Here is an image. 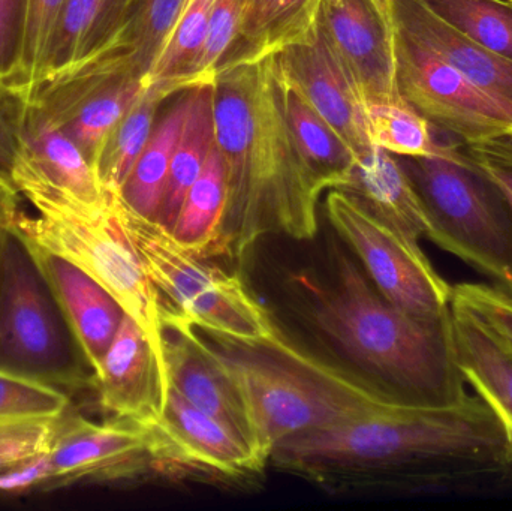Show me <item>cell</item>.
<instances>
[{"mask_svg":"<svg viewBox=\"0 0 512 511\" xmlns=\"http://www.w3.org/2000/svg\"><path fill=\"white\" fill-rule=\"evenodd\" d=\"M276 65V63H274ZM277 72V68H276ZM283 110L307 173L319 194L327 189H345L357 159L333 129L283 81L277 72Z\"/></svg>","mask_w":512,"mask_h":511,"instance_id":"cb8c5ba5","label":"cell"},{"mask_svg":"<svg viewBox=\"0 0 512 511\" xmlns=\"http://www.w3.org/2000/svg\"><path fill=\"white\" fill-rule=\"evenodd\" d=\"M26 0H0V81L5 86L14 71L23 33Z\"/></svg>","mask_w":512,"mask_h":511,"instance_id":"74e56055","label":"cell"},{"mask_svg":"<svg viewBox=\"0 0 512 511\" xmlns=\"http://www.w3.org/2000/svg\"><path fill=\"white\" fill-rule=\"evenodd\" d=\"M451 26L512 62V0H424Z\"/></svg>","mask_w":512,"mask_h":511,"instance_id":"4dcf8cb0","label":"cell"},{"mask_svg":"<svg viewBox=\"0 0 512 511\" xmlns=\"http://www.w3.org/2000/svg\"><path fill=\"white\" fill-rule=\"evenodd\" d=\"M66 0H26L23 33L17 62L3 89L18 99L32 92L41 80L45 57Z\"/></svg>","mask_w":512,"mask_h":511,"instance_id":"1f68e13d","label":"cell"},{"mask_svg":"<svg viewBox=\"0 0 512 511\" xmlns=\"http://www.w3.org/2000/svg\"><path fill=\"white\" fill-rule=\"evenodd\" d=\"M277 72L333 129L357 162L376 149L370 137L367 104L318 27L273 53Z\"/></svg>","mask_w":512,"mask_h":511,"instance_id":"4fadbf2b","label":"cell"},{"mask_svg":"<svg viewBox=\"0 0 512 511\" xmlns=\"http://www.w3.org/2000/svg\"><path fill=\"white\" fill-rule=\"evenodd\" d=\"M186 111L188 90H183L173 107L156 123L146 147L117 192L120 203L141 218L156 221Z\"/></svg>","mask_w":512,"mask_h":511,"instance_id":"484cf974","label":"cell"},{"mask_svg":"<svg viewBox=\"0 0 512 511\" xmlns=\"http://www.w3.org/2000/svg\"><path fill=\"white\" fill-rule=\"evenodd\" d=\"M60 417L0 423V473L47 455L56 440Z\"/></svg>","mask_w":512,"mask_h":511,"instance_id":"d590c367","label":"cell"},{"mask_svg":"<svg viewBox=\"0 0 512 511\" xmlns=\"http://www.w3.org/2000/svg\"><path fill=\"white\" fill-rule=\"evenodd\" d=\"M325 212L391 305L423 320L450 314L453 287L436 272L420 243L406 239L342 189L328 192Z\"/></svg>","mask_w":512,"mask_h":511,"instance_id":"9c48e42d","label":"cell"},{"mask_svg":"<svg viewBox=\"0 0 512 511\" xmlns=\"http://www.w3.org/2000/svg\"><path fill=\"white\" fill-rule=\"evenodd\" d=\"M6 219H8V213H5L0 209V231H2L3 225L6 224Z\"/></svg>","mask_w":512,"mask_h":511,"instance_id":"b9f144b4","label":"cell"},{"mask_svg":"<svg viewBox=\"0 0 512 511\" xmlns=\"http://www.w3.org/2000/svg\"><path fill=\"white\" fill-rule=\"evenodd\" d=\"M469 158L483 171L487 179L492 180V182L498 186L499 191L504 195L512 212V167H502V165L492 164V162L472 158V156H469Z\"/></svg>","mask_w":512,"mask_h":511,"instance_id":"60d3db41","label":"cell"},{"mask_svg":"<svg viewBox=\"0 0 512 511\" xmlns=\"http://www.w3.org/2000/svg\"><path fill=\"white\" fill-rule=\"evenodd\" d=\"M316 329L402 404L445 408L469 398L457 363L451 312L423 320L391 305L354 260L337 252L328 288H315Z\"/></svg>","mask_w":512,"mask_h":511,"instance_id":"3957f363","label":"cell"},{"mask_svg":"<svg viewBox=\"0 0 512 511\" xmlns=\"http://www.w3.org/2000/svg\"><path fill=\"white\" fill-rule=\"evenodd\" d=\"M342 191L354 194L373 215L411 242L426 236V213L414 183L399 158L376 147L361 158Z\"/></svg>","mask_w":512,"mask_h":511,"instance_id":"44dd1931","label":"cell"},{"mask_svg":"<svg viewBox=\"0 0 512 511\" xmlns=\"http://www.w3.org/2000/svg\"><path fill=\"white\" fill-rule=\"evenodd\" d=\"M367 119L373 144L396 156L445 155L457 147L436 140L432 123L406 102L367 104Z\"/></svg>","mask_w":512,"mask_h":511,"instance_id":"f1b7e54d","label":"cell"},{"mask_svg":"<svg viewBox=\"0 0 512 511\" xmlns=\"http://www.w3.org/2000/svg\"><path fill=\"white\" fill-rule=\"evenodd\" d=\"M119 206L126 231L165 309L195 329L246 347L276 338L280 330L240 276L183 248L161 225L135 215L120 200Z\"/></svg>","mask_w":512,"mask_h":511,"instance_id":"52a82bcc","label":"cell"},{"mask_svg":"<svg viewBox=\"0 0 512 511\" xmlns=\"http://www.w3.org/2000/svg\"><path fill=\"white\" fill-rule=\"evenodd\" d=\"M270 462L312 477L360 476L406 488L512 482V446L489 405H402L282 441Z\"/></svg>","mask_w":512,"mask_h":511,"instance_id":"6da1fadb","label":"cell"},{"mask_svg":"<svg viewBox=\"0 0 512 511\" xmlns=\"http://www.w3.org/2000/svg\"><path fill=\"white\" fill-rule=\"evenodd\" d=\"M26 243L87 366L95 374L125 318V309L92 276L65 258Z\"/></svg>","mask_w":512,"mask_h":511,"instance_id":"ac0fdd59","label":"cell"},{"mask_svg":"<svg viewBox=\"0 0 512 511\" xmlns=\"http://www.w3.org/2000/svg\"><path fill=\"white\" fill-rule=\"evenodd\" d=\"M92 387L113 419L149 429L164 416L170 395L165 356L128 314L92 375Z\"/></svg>","mask_w":512,"mask_h":511,"instance_id":"9a60e30c","label":"cell"},{"mask_svg":"<svg viewBox=\"0 0 512 511\" xmlns=\"http://www.w3.org/2000/svg\"><path fill=\"white\" fill-rule=\"evenodd\" d=\"M472 158L483 159L502 167H512V131L477 144H463Z\"/></svg>","mask_w":512,"mask_h":511,"instance_id":"f35d334b","label":"cell"},{"mask_svg":"<svg viewBox=\"0 0 512 511\" xmlns=\"http://www.w3.org/2000/svg\"><path fill=\"white\" fill-rule=\"evenodd\" d=\"M149 431L155 464L227 479L255 476L267 467L251 444L171 386L164 416Z\"/></svg>","mask_w":512,"mask_h":511,"instance_id":"5bb4252c","label":"cell"},{"mask_svg":"<svg viewBox=\"0 0 512 511\" xmlns=\"http://www.w3.org/2000/svg\"><path fill=\"white\" fill-rule=\"evenodd\" d=\"M457 363L466 384L504 426L512 446V350L477 315L451 303Z\"/></svg>","mask_w":512,"mask_h":511,"instance_id":"ffe728a7","label":"cell"},{"mask_svg":"<svg viewBox=\"0 0 512 511\" xmlns=\"http://www.w3.org/2000/svg\"><path fill=\"white\" fill-rule=\"evenodd\" d=\"M451 303L477 315L512 350V293L493 284L463 282L454 285Z\"/></svg>","mask_w":512,"mask_h":511,"instance_id":"8d00e7d4","label":"cell"},{"mask_svg":"<svg viewBox=\"0 0 512 511\" xmlns=\"http://www.w3.org/2000/svg\"><path fill=\"white\" fill-rule=\"evenodd\" d=\"M171 95L177 93L167 84L149 81L137 101L108 135L93 165L99 182L108 192L117 194L122 188L152 135L159 104Z\"/></svg>","mask_w":512,"mask_h":511,"instance_id":"83f0119b","label":"cell"},{"mask_svg":"<svg viewBox=\"0 0 512 511\" xmlns=\"http://www.w3.org/2000/svg\"><path fill=\"white\" fill-rule=\"evenodd\" d=\"M84 365L26 240L6 219L0 231V368L71 390L92 386Z\"/></svg>","mask_w":512,"mask_h":511,"instance_id":"ba28073f","label":"cell"},{"mask_svg":"<svg viewBox=\"0 0 512 511\" xmlns=\"http://www.w3.org/2000/svg\"><path fill=\"white\" fill-rule=\"evenodd\" d=\"M393 45L400 96L433 126L462 138L463 144L512 131L511 101L481 89L399 30L393 29Z\"/></svg>","mask_w":512,"mask_h":511,"instance_id":"30bf717a","label":"cell"},{"mask_svg":"<svg viewBox=\"0 0 512 511\" xmlns=\"http://www.w3.org/2000/svg\"><path fill=\"white\" fill-rule=\"evenodd\" d=\"M14 149V140H0V209L8 215L17 209L21 198L11 177Z\"/></svg>","mask_w":512,"mask_h":511,"instance_id":"ab89813d","label":"cell"},{"mask_svg":"<svg viewBox=\"0 0 512 511\" xmlns=\"http://www.w3.org/2000/svg\"><path fill=\"white\" fill-rule=\"evenodd\" d=\"M391 26L420 42L481 89L512 102V62L478 44L424 0H385Z\"/></svg>","mask_w":512,"mask_h":511,"instance_id":"d6986e66","label":"cell"},{"mask_svg":"<svg viewBox=\"0 0 512 511\" xmlns=\"http://www.w3.org/2000/svg\"><path fill=\"white\" fill-rule=\"evenodd\" d=\"M11 177L15 188L41 186L84 203L107 200L95 168L80 147L35 108L21 104Z\"/></svg>","mask_w":512,"mask_h":511,"instance_id":"e0dca14e","label":"cell"},{"mask_svg":"<svg viewBox=\"0 0 512 511\" xmlns=\"http://www.w3.org/2000/svg\"><path fill=\"white\" fill-rule=\"evenodd\" d=\"M47 488L123 479L155 464L149 429L125 420L93 422L69 408L45 455Z\"/></svg>","mask_w":512,"mask_h":511,"instance_id":"7c38bea8","label":"cell"},{"mask_svg":"<svg viewBox=\"0 0 512 511\" xmlns=\"http://www.w3.org/2000/svg\"><path fill=\"white\" fill-rule=\"evenodd\" d=\"M319 3L321 0H248L236 41L221 65L258 59L303 38L316 27Z\"/></svg>","mask_w":512,"mask_h":511,"instance_id":"d4e9b609","label":"cell"},{"mask_svg":"<svg viewBox=\"0 0 512 511\" xmlns=\"http://www.w3.org/2000/svg\"><path fill=\"white\" fill-rule=\"evenodd\" d=\"M213 3L215 0H189L150 74V83L167 84L174 93L188 90L189 75L203 51L209 32Z\"/></svg>","mask_w":512,"mask_h":511,"instance_id":"f546056e","label":"cell"},{"mask_svg":"<svg viewBox=\"0 0 512 511\" xmlns=\"http://www.w3.org/2000/svg\"><path fill=\"white\" fill-rule=\"evenodd\" d=\"M316 27L366 104L405 102L385 0H321Z\"/></svg>","mask_w":512,"mask_h":511,"instance_id":"8fae6325","label":"cell"},{"mask_svg":"<svg viewBox=\"0 0 512 511\" xmlns=\"http://www.w3.org/2000/svg\"><path fill=\"white\" fill-rule=\"evenodd\" d=\"M225 209L227 180L224 161L215 144L168 233L188 251L204 258L209 257L221 233Z\"/></svg>","mask_w":512,"mask_h":511,"instance_id":"4316f807","label":"cell"},{"mask_svg":"<svg viewBox=\"0 0 512 511\" xmlns=\"http://www.w3.org/2000/svg\"><path fill=\"white\" fill-rule=\"evenodd\" d=\"M162 318L170 386L198 410L236 432L256 452L254 429L245 401L233 378L216 359L210 344L195 332L191 323L174 312L164 309Z\"/></svg>","mask_w":512,"mask_h":511,"instance_id":"2e32d148","label":"cell"},{"mask_svg":"<svg viewBox=\"0 0 512 511\" xmlns=\"http://www.w3.org/2000/svg\"><path fill=\"white\" fill-rule=\"evenodd\" d=\"M17 191L35 213L17 207L8 215L9 224L27 242L92 276L165 356L164 302L126 231L117 194L90 204L39 186H18Z\"/></svg>","mask_w":512,"mask_h":511,"instance_id":"5b68a950","label":"cell"},{"mask_svg":"<svg viewBox=\"0 0 512 511\" xmlns=\"http://www.w3.org/2000/svg\"><path fill=\"white\" fill-rule=\"evenodd\" d=\"M189 0H128L126 24L138 74L149 80Z\"/></svg>","mask_w":512,"mask_h":511,"instance_id":"d6a6232c","label":"cell"},{"mask_svg":"<svg viewBox=\"0 0 512 511\" xmlns=\"http://www.w3.org/2000/svg\"><path fill=\"white\" fill-rule=\"evenodd\" d=\"M69 408L71 399L65 390L0 368V423L57 419Z\"/></svg>","mask_w":512,"mask_h":511,"instance_id":"836d02e7","label":"cell"},{"mask_svg":"<svg viewBox=\"0 0 512 511\" xmlns=\"http://www.w3.org/2000/svg\"><path fill=\"white\" fill-rule=\"evenodd\" d=\"M222 342L221 348L210 347L239 387L256 452L264 461L270 462L276 446L295 435L406 405L369 380L312 356L282 332L258 347Z\"/></svg>","mask_w":512,"mask_h":511,"instance_id":"277c9868","label":"cell"},{"mask_svg":"<svg viewBox=\"0 0 512 511\" xmlns=\"http://www.w3.org/2000/svg\"><path fill=\"white\" fill-rule=\"evenodd\" d=\"M126 8L128 0H66L48 47L41 80L32 90L104 47L122 29Z\"/></svg>","mask_w":512,"mask_h":511,"instance_id":"7402d4cb","label":"cell"},{"mask_svg":"<svg viewBox=\"0 0 512 511\" xmlns=\"http://www.w3.org/2000/svg\"><path fill=\"white\" fill-rule=\"evenodd\" d=\"M397 158L423 201L424 239L512 293V212L498 186L460 147Z\"/></svg>","mask_w":512,"mask_h":511,"instance_id":"8992f818","label":"cell"},{"mask_svg":"<svg viewBox=\"0 0 512 511\" xmlns=\"http://www.w3.org/2000/svg\"><path fill=\"white\" fill-rule=\"evenodd\" d=\"M248 0H215L203 51L188 78V89L212 83L222 59L236 41Z\"/></svg>","mask_w":512,"mask_h":511,"instance_id":"e575fe53","label":"cell"},{"mask_svg":"<svg viewBox=\"0 0 512 511\" xmlns=\"http://www.w3.org/2000/svg\"><path fill=\"white\" fill-rule=\"evenodd\" d=\"M2 90H3L2 81H0V92H2Z\"/></svg>","mask_w":512,"mask_h":511,"instance_id":"7bdbcfd3","label":"cell"},{"mask_svg":"<svg viewBox=\"0 0 512 511\" xmlns=\"http://www.w3.org/2000/svg\"><path fill=\"white\" fill-rule=\"evenodd\" d=\"M213 84L227 209L212 255L243 261L273 233L312 240L321 194L286 122L273 53L222 63Z\"/></svg>","mask_w":512,"mask_h":511,"instance_id":"7a4b0ae2","label":"cell"},{"mask_svg":"<svg viewBox=\"0 0 512 511\" xmlns=\"http://www.w3.org/2000/svg\"><path fill=\"white\" fill-rule=\"evenodd\" d=\"M215 84L206 83L188 89V111L182 134L174 150L167 185L162 195L156 224L170 231L179 215L189 189L203 171L215 146Z\"/></svg>","mask_w":512,"mask_h":511,"instance_id":"603a6c76","label":"cell"}]
</instances>
